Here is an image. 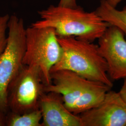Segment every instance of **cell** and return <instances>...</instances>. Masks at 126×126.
I'll return each instance as SVG.
<instances>
[{
  "label": "cell",
  "instance_id": "4",
  "mask_svg": "<svg viewBox=\"0 0 126 126\" xmlns=\"http://www.w3.org/2000/svg\"><path fill=\"white\" fill-rule=\"evenodd\" d=\"M7 43L0 54V112L9 111L8 93L9 85L23 67L26 48V28L23 19L10 16Z\"/></svg>",
  "mask_w": 126,
  "mask_h": 126
},
{
  "label": "cell",
  "instance_id": "16",
  "mask_svg": "<svg viewBox=\"0 0 126 126\" xmlns=\"http://www.w3.org/2000/svg\"><path fill=\"white\" fill-rule=\"evenodd\" d=\"M108 3L114 7H116L117 5L119 4L123 0H107Z\"/></svg>",
  "mask_w": 126,
  "mask_h": 126
},
{
  "label": "cell",
  "instance_id": "8",
  "mask_svg": "<svg viewBox=\"0 0 126 126\" xmlns=\"http://www.w3.org/2000/svg\"><path fill=\"white\" fill-rule=\"evenodd\" d=\"M99 40L100 53L105 59L112 80L126 78V39L116 27L110 26Z\"/></svg>",
  "mask_w": 126,
  "mask_h": 126
},
{
  "label": "cell",
  "instance_id": "9",
  "mask_svg": "<svg viewBox=\"0 0 126 126\" xmlns=\"http://www.w3.org/2000/svg\"><path fill=\"white\" fill-rule=\"evenodd\" d=\"M39 109L42 114L41 126H81L79 116L66 108L59 94L45 92L41 97Z\"/></svg>",
  "mask_w": 126,
  "mask_h": 126
},
{
  "label": "cell",
  "instance_id": "6",
  "mask_svg": "<svg viewBox=\"0 0 126 126\" xmlns=\"http://www.w3.org/2000/svg\"><path fill=\"white\" fill-rule=\"evenodd\" d=\"M45 85L39 68L23 65L9 85L8 93L9 111L22 114L39 109Z\"/></svg>",
  "mask_w": 126,
  "mask_h": 126
},
{
  "label": "cell",
  "instance_id": "13",
  "mask_svg": "<svg viewBox=\"0 0 126 126\" xmlns=\"http://www.w3.org/2000/svg\"><path fill=\"white\" fill-rule=\"evenodd\" d=\"M59 5L64 7L75 8L78 7L77 0H60Z\"/></svg>",
  "mask_w": 126,
  "mask_h": 126
},
{
  "label": "cell",
  "instance_id": "14",
  "mask_svg": "<svg viewBox=\"0 0 126 126\" xmlns=\"http://www.w3.org/2000/svg\"><path fill=\"white\" fill-rule=\"evenodd\" d=\"M123 79L124 82L123 85L122 86V88L119 93L121 95L122 99L126 104V78Z\"/></svg>",
  "mask_w": 126,
  "mask_h": 126
},
{
  "label": "cell",
  "instance_id": "5",
  "mask_svg": "<svg viewBox=\"0 0 126 126\" xmlns=\"http://www.w3.org/2000/svg\"><path fill=\"white\" fill-rule=\"evenodd\" d=\"M62 55V49L53 28L31 25L26 29L23 64L39 68L45 86L51 84V69L59 61Z\"/></svg>",
  "mask_w": 126,
  "mask_h": 126
},
{
  "label": "cell",
  "instance_id": "12",
  "mask_svg": "<svg viewBox=\"0 0 126 126\" xmlns=\"http://www.w3.org/2000/svg\"><path fill=\"white\" fill-rule=\"evenodd\" d=\"M10 16H0V54L4 50L7 43L6 31L8 29Z\"/></svg>",
  "mask_w": 126,
  "mask_h": 126
},
{
  "label": "cell",
  "instance_id": "7",
  "mask_svg": "<svg viewBox=\"0 0 126 126\" xmlns=\"http://www.w3.org/2000/svg\"><path fill=\"white\" fill-rule=\"evenodd\" d=\"M79 116L81 126H125L126 104L119 92L109 90L98 106Z\"/></svg>",
  "mask_w": 126,
  "mask_h": 126
},
{
  "label": "cell",
  "instance_id": "10",
  "mask_svg": "<svg viewBox=\"0 0 126 126\" xmlns=\"http://www.w3.org/2000/svg\"><path fill=\"white\" fill-rule=\"evenodd\" d=\"M95 12L110 26L116 27L121 30L126 39V5L122 10H118L107 0H101Z\"/></svg>",
  "mask_w": 126,
  "mask_h": 126
},
{
  "label": "cell",
  "instance_id": "2",
  "mask_svg": "<svg viewBox=\"0 0 126 126\" xmlns=\"http://www.w3.org/2000/svg\"><path fill=\"white\" fill-rule=\"evenodd\" d=\"M50 77L52 83L45 92L61 95L66 108L76 115L98 106L112 88L67 70L51 72Z\"/></svg>",
  "mask_w": 126,
  "mask_h": 126
},
{
  "label": "cell",
  "instance_id": "15",
  "mask_svg": "<svg viewBox=\"0 0 126 126\" xmlns=\"http://www.w3.org/2000/svg\"><path fill=\"white\" fill-rule=\"evenodd\" d=\"M6 114L7 113L0 112V126H6Z\"/></svg>",
  "mask_w": 126,
  "mask_h": 126
},
{
  "label": "cell",
  "instance_id": "3",
  "mask_svg": "<svg viewBox=\"0 0 126 126\" xmlns=\"http://www.w3.org/2000/svg\"><path fill=\"white\" fill-rule=\"evenodd\" d=\"M58 39L62 49V55L50 72L69 70L87 79L113 87L107 63L98 45L73 36L58 37Z\"/></svg>",
  "mask_w": 126,
  "mask_h": 126
},
{
  "label": "cell",
  "instance_id": "11",
  "mask_svg": "<svg viewBox=\"0 0 126 126\" xmlns=\"http://www.w3.org/2000/svg\"><path fill=\"white\" fill-rule=\"evenodd\" d=\"M42 120L40 109L22 114L9 111L6 114V126H41Z\"/></svg>",
  "mask_w": 126,
  "mask_h": 126
},
{
  "label": "cell",
  "instance_id": "1",
  "mask_svg": "<svg viewBox=\"0 0 126 126\" xmlns=\"http://www.w3.org/2000/svg\"><path fill=\"white\" fill-rule=\"evenodd\" d=\"M40 20L34 27H50L58 37L73 36L93 42L103 35L110 25L94 11L86 12L83 8L50 5L38 11Z\"/></svg>",
  "mask_w": 126,
  "mask_h": 126
}]
</instances>
